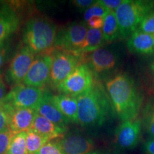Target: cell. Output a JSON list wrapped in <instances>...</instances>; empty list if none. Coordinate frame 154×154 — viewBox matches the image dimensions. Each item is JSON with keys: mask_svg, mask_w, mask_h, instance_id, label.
I'll use <instances>...</instances> for the list:
<instances>
[{"mask_svg": "<svg viewBox=\"0 0 154 154\" xmlns=\"http://www.w3.org/2000/svg\"><path fill=\"white\" fill-rule=\"evenodd\" d=\"M106 90L113 111L122 122L137 119L143 96L131 77L126 74L115 75L106 82Z\"/></svg>", "mask_w": 154, "mask_h": 154, "instance_id": "1", "label": "cell"}, {"mask_svg": "<svg viewBox=\"0 0 154 154\" xmlns=\"http://www.w3.org/2000/svg\"><path fill=\"white\" fill-rule=\"evenodd\" d=\"M78 124L83 127L103 126L113 111L106 90L96 81L91 89L77 96Z\"/></svg>", "mask_w": 154, "mask_h": 154, "instance_id": "2", "label": "cell"}, {"mask_svg": "<svg viewBox=\"0 0 154 154\" xmlns=\"http://www.w3.org/2000/svg\"><path fill=\"white\" fill-rule=\"evenodd\" d=\"M57 26L49 19L36 17L26 22L23 32L24 44L36 54L47 53L54 46Z\"/></svg>", "mask_w": 154, "mask_h": 154, "instance_id": "3", "label": "cell"}, {"mask_svg": "<svg viewBox=\"0 0 154 154\" xmlns=\"http://www.w3.org/2000/svg\"><path fill=\"white\" fill-rule=\"evenodd\" d=\"M153 8L154 2L151 1L124 0L115 11L120 38L123 39L129 38Z\"/></svg>", "mask_w": 154, "mask_h": 154, "instance_id": "4", "label": "cell"}, {"mask_svg": "<svg viewBox=\"0 0 154 154\" xmlns=\"http://www.w3.org/2000/svg\"><path fill=\"white\" fill-rule=\"evenodd\" d=\"M94 74L86 63L82 62L58 86L59 94L77 97L93 87Z\"/></svg>", "mask_w": 154, "mask_h": 154, "instance_id": "5", "label": "cell"}, {"mask_svg": "<svg viewBox=\"0 0 154 154\" xmlns=\"http://www.w3.org/2000/svg\"><path fill=\"white\" fill-rule=\"evenodd\" d=\"M87 25L74 22L57 32L54 46L59 51H66L82 57L81 49L88 32Z\"/></svg>", "mask_w": 154, "mask_h": 154, "instance_id": "6", "label": "cell"}, {"mask_svg": "<svg viewBox=\"0 0 154 154\" xmlns=\"http://www.w3.org/2000/svg\"><path fill=\"white\" fill-rule=\"evenodd\" d=\"M44 94V91L41 88L20 84L11 88L2 102L12 109H34L42 101Z\"/></svg>", "mask_w": 154, "mask_h": 154, "instance_id": "7", "label": "cell"}, {"mask_svg": "<svg viewBox=\"0 0 154 154\" xmlns=\"http://www.w3.org/2000/svg\"><path fill=\"white\" fill-rule=\"evenodd\" d=\"M49 83L53 88H57L69 74L82 62V57L63 51H54Z\"/></svg>", "mask_w": 154, "mask_h": 154, "instance_id": "8", "label": "cell"}, {"mask_svg": "<svg viewBox=\"0 0 154 154\" xmlns=\"http://www.w3.org/2000/svg\"><path fill=\"white\" fill-rule=\"evenodd\" d=\"M35 59V54L26 46L19 50L5 73V80L14 86L23 83L24 78Z\"/></svg>", "mask_w": 154, "mask_h": 154, "instance_id": "9", "label": "cell"}, {"mask_svg": "<svg viewBox=\"0 0 154 154\" xmlns=\"http://www.w3.org/2000/svg\"><path fill=\"white\" fill-rule=\"evenodd\" d=\"M53 60V52L51 51L35 58L23 81V84L38 88L45 86L49 82Z\"/></svg>", "mask_w": 154, "mask_h": 154, "instance_id": "10", "label": "cell"}, {"mask_svg": "<svg viewBox=\"0 0 154 154\" xmlns=\"http://www.w3.org/2000/svg\"><path fill=\"white\" fill-rule=\"evenodd\" d=\"M82 59L91 69L94 75L102 76L114 70L118 64V56L112 49L100 48L92 52L83 54Z\"/></svg>", "mask_w": 154, "mask_h": 154, "instance_id": "11", "label": "cell"}, {"mask_svg": "<svg viewBox=\"0 0 154 154\" xmlns=\"http://www.w3.org/2000/svg\"><path fill=\"white\" fill-rule=\"evenodd\" d=\"M142 120L123 121L115 131V143L117 148L123 150H131L138 146L142 131Z\"/></svg>", "mask_w": 154, "mask_h": 154, "instance_id": "12", "label": "cell"}, {"mask_svg": "<svg viewBox=\"0 0 154 154\" xmlns=\"http://www.w3.org/2000/svg\"><path fill=\"white\" fill-rule=\"evenodd\" d=\"M64 154H88L94 151L93 140L79 131H71L58 138Z\"/></svg>", "mask_w": 154, "mask_h": 154, "instance_id": "13", "label": "cell"}, {"mask_svg": "<svg viewBox=\"0 0 154 154\" xmlns=\"http://www.w3.org/2000/svg\"><path fill=\"white\" fill-rule=\"evenodd\" d=\"M20 24V18L15 9L7 4L0 7V45L17 30Z\"/></svg>", "mask_w": 154, "mask_h": 154, "instance_id": "14", "label": "cell"}, {"mask_svg": "<svg viewBox=\"0 0 154 154\" xmlns=\"http://www.w3.org/2000/svg\"><path fill=\"white\" fill-rule=\"evenodd\" d=\"M127 47L131 52L141 55L154 54V34L136 30L127 41Z\"/></svg>", "mask_w": 154, "mask_h": 154, "instance_id": "15", "label": "cell"}, {"mask_svg": "<svg viewBox=\"0 0 154 154\" xmlns=\"http://www.w3.org/2000/svg\"><path fill=\"white\" fill-rule=\"evenodd\" d=\"M34 110L38 114L51 121L54 124L58 125L63 129H67V125L70 122L53 104L50 100L49 93L44 92L42 101L36 106Z\"/></svg>", "mask_w": 154, "mask_h": 154, "instance_id": "16", "label": "cell"}, {"mask_svg": "<svg viewBox=\"0 0 154 154\" xmlns=\"http://www.w3.org/2000/svg\"><path fill=\"white\" fill-rule=\"evenodd\" d=\"M37 113L33 109H17L11 113L9 129L14 134L31 129Z\"/></svg>", "mask_w": 154, "mask_h": 154, "instance_id": "17", "label": "cell"}, {"mask_svg": "<svg viewBox=\"0 0 154 154\" xmlns=\"http://www.w3.org/2000/svg\"><path fill=\"white\" fill-rule=\"evenodd\" d=\"M50 100L69 122L78 124V101L76 97L61 94L58 95L50 94Z\"/></svg>", "mask_w": 154, "mask_h": 154, "instance_id": "18", "label": "cell"}, {"mask_svg": "<svg viewBox=\"0 0 154 154\" xmlns=\"http://www.w3.org/2000/svg\"><path fill=\"white\" fill-rule=\"evenodd\" d=\"M31 129L51 140L61 138L66 131L38 113L36 116Z\"/></svg>", "mask_w": 154, "mask_h": 154, "instance_id": "19", "label": "cell"}, {"mask_svg": "<svg viewBox=\"0 0 154 154\" xmlns=\"http://www.w3.org/2000/svg\"><path fill=\"white\" fill-rule=\"evenodd\" d=\"M104 43L103 32L101 29H88L85 42L81 49V55L92 52L102 48Z\"/></svg>", "mask_w": 154, "mask_h": 154, "instance_id": "20", "label": "cell"}, {"mask_svg": "<svg viewBox=\"0 0 154 154\" xmlns=\"http://www.w3.org/2000/svg\"><path fill=\"white\" fill-rule=\"evenodd\" d=\"M102 32L104 41L107 43H111L120 38L119 24L115 11H110L106 15L103 19Z\"/></svg>", "mask_w": 154, "mask_h": 154, "instance_id": "21", "label": "cell"}, {"mask_svg": "<svg viewBox=\"0 0 154 154\" xmlns=\"http://www.w3.org/2000/svg\"><path fill=\"white\" fill-rule=\"evenodd\" d=\"M51 141L49 138L30 129L26 131V143L28 154H35L43 146Z\"/></svg>", "mask_w": 154, "mask_h": 154, "instance_id": "22", "label": "cell"}, {"mask_svg": "<svg viewBox=\"0 0 154 154\" xmlns=\"http://www.w3.org/2000/svg\"><path fill=\"white\" fill-rule=\"evenodd\" d=\"M26 132L14 134L6 154H28L26 143Z\"/></svg>", "mask_w": 154, "mask_h": 154, "instance_id": "23", "label": "cell"}, {"mask_svg": "<svg viewBox=\"0 0 154 154\" xmlns=\"http://www.w3.org/2000/svg\"><path fill=\"white\" fill-rule=\"evenodd\" d=\"M142 124L150 138H154V102L146 105L143 111Z\"/></svg>", "mask_w": 154, "mask_h": 154, "instance_id": "24", "label": "cell"}, {"mask_svg": "<svg viewBox=\"0 0 154 154\" xmlns=\"http://www.w3.org/2000/svg\"><path fill=\"white\" fill-rule=\"evenodd\" d=\"M110 11L106 9L104 7H103L101 4L99 3V2L96 1V2L89 7L88 9L84 11V19L86 22H88L92 17H100L104 18L108 13Z\"/></svg>", "mask_w": 154, "mask_h": 154, "instance_id": "25", "label": "cell"}, {"mask_svg": "<svg viewBox=\"0 0 154 154\" xmlns=\"http://www.w3.org/2000/svg\"><path fill=\"white\" fill-rule=\"evenodd\" d=\"M14 109H11L3 102L0 103V132L9 129V121L11 113Z\"/></svg>", "mask_w": 154, "mask_h": 154, "instance_id": "26", "label": "cell"}, {"mask_svg": "<svg viewBox=\"0 0 154 154\" xmlns=\"http://www.w3.org/2000/svg\"><path fill=\"white\" fill-rule=\"evenodd\" d=\"M137 30L146 33L154 34V9L146 15L140 23Z\"/></svg>", "mask_w": 154, "mask_h": 154, "instance_id": "27", "label": "cell"}, {"mask_svg": "<svg viewBox=\"0 0 154 154\" xmlns=\"http://www.w3.org/2000/svg\"><path fill=\"white\" fill-rule=\"evenodd\" d=\"M35 154H64V153L57 140H56L48 142Z\"/></svg>", "mask_w": 154, "mask_h": 154, "instance_id": "28", "label": "cell"}, {"mask_svg": "<svg viewBox=\"0 0 154 154\" xmlns=\"http://www.w3.org/2000/svg\"><path fill=\"white\" fill-rule=\"evenodd\" d=\"M14 134L10 129L0 132V154H6Z\"/></svg>", "mask_w": 154, "mask_h": 154, "instance_id": "29", "label": "cell"}, {"mask_svg": "<svg viewBox=\"0 0 154 154\" xmlns=\"http://www.w3.org/2000/svg\"><path fill=\"white\" fill-rule=\"evenodd\" d=\"M124 1V0H100L98 2L109 11H115Z\"/></svg>", "mask_w": 154, "mask_h": 154, "instance_id": "30", "label": "cell"}, {"mask_svg": "<svg viewBox=\"0 0 154 154\" xmlns=\"http://www.w3.org/2000/svg\"><path fill=\"white\" fill-rule=\"evenodd\" d=\"M96 2V1H93V0H75L72 2L73 5L76 6L77 8L81 10H84V11L89 7H91Z\"/></svg>", "mask_w": 154, "mask_h": 154, "instance_id": "31", "label": "cell"}, {"mask_svg": "<svg viewBox=\"0 0 154 154\" xmlns=\"http://www.w3.org/2000/svg\"><path fill=\"white\" fill-rule=\"evenodd\" d=\"M103 19L104 18L100 17H94L88 21L87 23V26L89 29H101L103 27Z\"/></svg>", "mask_w": 154, "mask_h": 154, "instance_id": "32", "label": "cell"}, {"mask_svg": "<svg viewBox=\"0 0 154 154\" xmlns=\"http://www.w3.org/2000/svg\"><path fill=\"white\" fill-rule=\"evenodd\" d=\"M7 55H8V52H7V47L5 45V44L0 45V72H1L2 69L5 64L7 59Z\"/></svg>", "mask_w": 154, "mask_h": 154, "instance_id": "33", "label": "cell"}, {"mask_svg": "<svg viewBox=\"0 0 154 154\" xmlns=\"http://www.w3.org/2000/svg\"><path fill=\"white\" fill-rule=\"evenodd\" d=\"M143 150L145 154H154V138H150L143 143Z\"/></svg>", "mask_w": 154, "mask_h": 154, "instance_id": "34", "label": "cell"}, {"mask_svg": "<svg viewBox=\"0 0 154 154\" xmlns=\"http://www.w3.org/2000/svg\"><path fill=\"white\" fill-rule=\"evenodd\" d=\"M6 91H7V88H6V86L5 83L3 82L2 78L0 76V103L3 101L4 99L6 96Z\"/></svg>", "mask_w": 154, "mask_h": 154, "instance_id": "35", "label": "cell"}, {"mask_svg": "<svg viewBox=\"0 0 154 154\" xmlns=\"http://www.w3.org/2000/svg\"><path fill=\"white\" fill-rule=\"evenodd\" d=\"M104 154H123V153L121 152V149H118V148H115V149L109 150V151Z\"/></svg>", "mask_w": 154, "mask_h": 154, "instance_id": "36", "label": "cell"}, {"mask_svg": "<svg viewBox=\"0 0 154 154\" xmlns=\"http://www.w3.org/2000/svg\"><path fill=\"white\" fill-rule=\"evenodd\" d=\"M88 154H104V153H101V152L97 151H92L91 153H90Z\"/></svg>", "mask_w": 154, "mask_h": 154, "instance_id": "37", "label": "cell"}, {"mask_svg": "<svg viewBox=\"0 0 154 154\" xmlns=\"http://www.w3.org/2000/svg\"><path fill=\"white\" fill-rule=\"evenodd\" d=\"M151 69H152V72H153V75H154V62L153 63V64L151 65Z\"/></svg>", "mask_w": 154, "mask_h": 154, "instance_id": "38", "label": "cell"}]
</instances>
